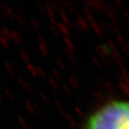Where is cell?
Wrapping results in <instances>:
<instances>
[{
	"mask_svg": "<svg viewBox=\"0 0 129 129\" xmlns=\"http://www.w3.org/2000/svg\"><path fill=\"white\" fill-rule=\"evenodd\" d=\"M86 129H129V101L102 107L90 117Z\"/></svg>",
	"mask_w": 129,
	"mask_h": 129,
	"instance_id": "1",
	"label": "cell"
}]
</instances>
